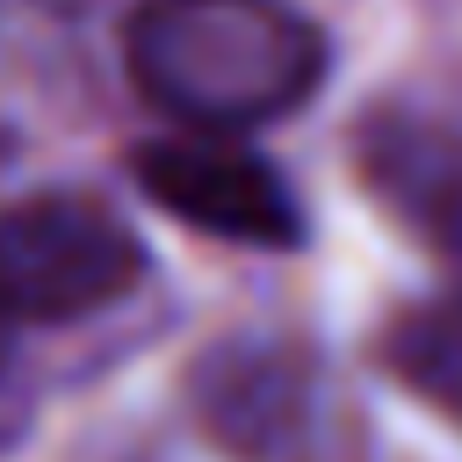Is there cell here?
<instances>
[{"label": "cell", "instance_id": "obj_1", "mask_svg": "<svg viewBox=\"0 0 462 462\" xmlns=\"http://www.w3.org/2000/svg\"><path fill=\"white\" fill-rule=\"evenodd\" d=\"M137 94L188 130H260L325 87V29L289 0H137L123 22Z\"/></svg>", "mask_w": 462, "mask_h": 462}, {"label": "cell", "instance_id": "obj_3", "mask_svg": "<svg viewBox=\"0 0 462 462\" xmlns=\"http://www.w3.org/2000/svg\"><path fill=\"white\" fill-rule=\"evenodd\" d=\"M130 173L137 188L173 209L180 224L209 231V238H231V245H296L303 238V202L289 195V180L245 152L231 130H166V137H144L130 152Z\"/></svg>", "mask_w": 462, "mask_h": 462}, {"label": "cell", "instance_id": "obj_2", "mask_svg": "<svg viewBox=\"0 0 462 462\" xmlns=\"http://www.w3.org/2000/svg\"><path fill=\"white\" fill-rule=\"evenodd\" d=\"M137 274V231L94 195H29L0 209V332L94 318L123 303Z\"/></svg>", "mask_w": 462, "mask_h": 462}]
</instances>
